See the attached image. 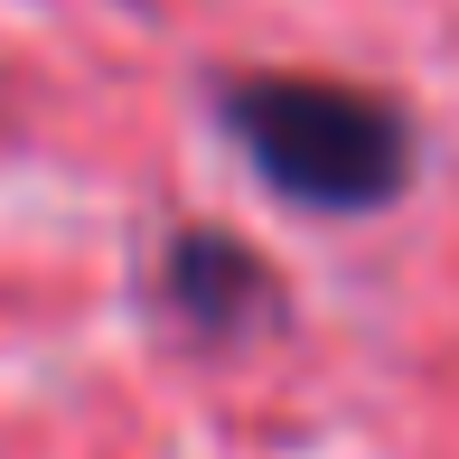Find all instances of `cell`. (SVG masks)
Listing matches in <instances>:
<instances>
[{
  "mask_svg": "<svg viewBox=\"0 0 459 459\" xmlns=\"http://www.w3.org/2000/svg\"><path fill=\"white\" fill-rule=\"evenodd\" d=\"M225 122H235V141L254 151V169L281 197L328 206V216L385 206L412 169L403 113L357 85H328V75H244L225 94Z\"/></svg>",
  "mask_w": 459,
  "mask_h": 459,
  "instance_id": "obj_1",
  "label": "cell"
},
{
  "mask_svg": "<svg viewBox=\"0 0 459 459\" xmlns=\"http://www.w3.org/2000/svg\"><path fill=\"white\" fill-rule=\"evenodd\" d=\"M169 300H178L197 328H235L244 309L273 300V281H263V263L244 254V244H225V235H187L178 254H169Z\"/></svg>",
  "mask_w": 459,
  "mask_h": 459,
  "instance_id": "obj_2",
  "label": "cell"
}]
</instances>
